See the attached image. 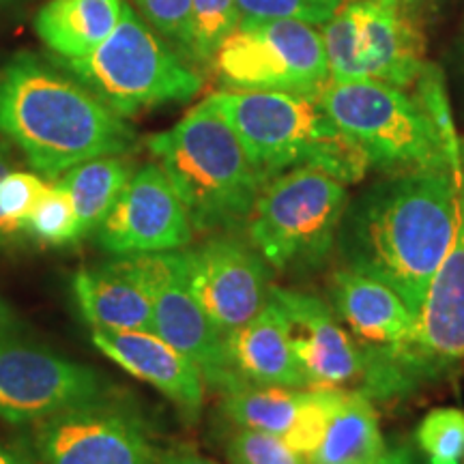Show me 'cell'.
<instances>
[{"instance_id": "obj_36", "label": "cell", "mask_w": 464, "mask_h": 464, "mask_svg": "<svg viewBox=\"0 0 464 464\" xmlns=\"http://www.w3.org/2000/svg\"><path fill=\"white\" fill-rule=\"evenodd\" d=\"M20 334H22L20 318H17L14 307L0 297V335H20Z\"/></svg>"}, {"instance_id": "obj_7", "label": "cell", "mask_w": 464, "mask_h": 464, "mask_svg": "<svg viewBox=\"0 0 464 464\" xmlns=\"http://www.w3.org/2000/svg\"><path fill=\"white\" fill-rule=\"evenodd\" d=\"M346 207V185L332 174L312 166L277 174L247 219L249 243L277 271L316 269L338 246Z\"/></svg>"}, {"instance_id": "obj_13", "label": "cell", "mask_w": 464, "mask_h": 464, "mask_svg": "<svg viewBox=\"0 0 464 464\" xmlns=\"http://www.w3.org/2000/svg\"><path fill=\"white\" fill-rule=\"evenodd\" d=\"M181 254L191 295L224 338L265 307L269 263L249 241L222 232Z\"/></svg>"}, {"instance_id": "obj_20", "label": "cell", "mask_w": 464, "mask_h": 464, "mask_svg": "<svg viewBox=\"0 0 464 464\" xmlns=\"http://www.w3.org/2000/svg\"><path fill=\"white\" fill-rule=\"evenodd\" d=\"M226 353L232 372L241 381L307 390L304 370L284 327L282 312L271 295L252 321L226 335Z\"/></svg>"}, {"instance_id": "obj_35", "label": "cell", "mask_w": 464, "mask_h": 464, "mask_svg": "<svg viewBox=\"0 0 464 464\" xmlns=\"http://www.w3.org/2000/svg\"><path fill=\"white\" fill-rule=\"evenodd\" d=\"M153 464H218L211 458L202 456L194 445L174 443L166 450H158Z\"/></svg>"}, {"instance_id": "obj_12", "label": "cell", "mask_w": 464, "mask_h": 464, "mask_svg": "<svg viewBox=\"0 0 464 464\" xmlns=\"http://www.w3.org/2000/svg\"><path fill=\"white\" fill-rule=\"evenodd\" d=\"M106 393L103 376L89 365L20 335H0V420L15 426L37 423Z\"/></svg>"}, {"instance_id": "obj_16", "label": "cell", "mask_w": 464, "mask_h": 464, "mask_svg": "<svg viewBox=\"0 0 464 464\" xmlns=\"http://www.w3.org/2000/svg\"><path fill=\"white\" fill-rule=\"evenodd\" d=\"M307 390H363V357L334 307L301 290L271 286Z\"/></svg>"}, {"instance_id": "obj_24", "label": "cell", "mask_w": 464, "mask_h": 464, "mask_svg": "<svg viewBox=\"0 0 464 464\" xmlns=\"http://www.w3.org/2000/svg\"><path fill=\"white\" fill-rule=\"evenodd\" d=\"M224 411L232 423L266 434H276L282 440L297 421L305 390L277 385H254L241 379L224 387Z\"/></svg>"}, {"instance_id": "obj_4", "label": "cell", "mask_w": 464, "mask_h": 464, "mask_svg": "<svg viewBox=\"0 0 464 464\" xmlns=\"http://www.w3.org/2000/svg\"><path fill=\"white\" fill-rule=\"evenodd\" d=\"M147 147L181 196L194 230L232 232L247 224L265 181L207 100L170 130L149 136Z\"/></svg>"}, {"instance_id": "obj_8", "label": "cell", "mask_w": 464, "mask_h": 464, "mask_svg": "<svg viewBox=\"0 0 464 464\" xmlns=\"http://www.w3.org/2000/svg\"><path fill=\"white\" fill-rule=\"evenodd\" d=\"M406 0H342L321 26L332 82L374 80L409 91L426 67V34Z\"/></svg>"}, {"instance_id": "obj_41", "label": "cell", "mask_w": 464, "mask_h": 464, "mask_svg": "<svg viewBox=\"0 0 464 464\" xmlns=\"http://www.w3.org/2000/svg\"><path fill=\"white\" fill-rule=\"evenodd\" d=\"M462 464H464V460H462Z\"/></svg>"}, {"instance_id": "obj_40", "label": "cell", "mask_w": 464, "mask_h": 464, "mask_svg": "<svg viewBox=\"0 0 464 464\" xmlns=\"http://www.w3.org/2000/svg\"><path fill=\"white\" fill-rule=\"evenodd\" d=\"M11 3H14V0H0V9L7 7V5H11Z\"/></svg>"}, {"instance_id": "obj_6", "label": "cell", "mask_w": 464, "mask_h": 464, "mask_svg": "<svg viewBox=\"0 0 464 464\" xmlns=\"http://www.w3.org/2000/svg\"><path fill=\"white\" fill-rule=\"evenodd\" d=\"M318 103L363 150L370 168L387 174L434 168L454 172L437 127L411 91L374 80L329 82Z\"/></svg>"}, {"instance_id": "obj_5", "label": "cell", "mask_w": 464, "mask_h": 464, "mask_svg": "<svg viewBox=\"0 0 464 464\" xmlns=\"http://www.w3.org/2000/svg\"><path fill=\"white\" fill-rule=\"evenodd\" d=\"M61 67L123 119L161 103L189 102L202 89L200 73L131 3L123 5L106 42L82 58L61 61Z\"/></svg>"}, {"instance_id": "obj_34", "label": "cell", "mask_w": 464, "mask_h": 464, "mask_svg": "<svg viewBox=\"0 0 464 464\" xmlns=\"http://www.w3.org/2000/svg\"><path fill=\"white\" fill-rule=\"evenodd\" d=\"M14 170V166H11V153L7 149V144L3 142V138H0V181H3L7 174ZM24 230H22L20 224L11 222V219L5 216L3 211H0V249H7V247H17L24 239Z\"/></svg>"}, {"instance_id": "obj_1", "label": "cell", "mask_w": 464, "mask_h": 464, "mask_svg": "<svg viewBox=\"0 0 464 464\" xmlns=\"http://www.w3.org/2000/svg\"><path fill=\"white\" fill-rule=\"evenodd\" d=\"M458 218L460 181L450 168L390 174L346 207L338 246L346 266L385 282L417 316Z\"/></svg>"}, {"instance_id": "obj_26", "label": "cell", "mask_w": 464, "mask_h": 464, "mask_svg": "<svg viewBox=\"0 0 464 464\" xmlns=\"http://www.w3.org/2000/svg\"><path fill=\"white\" fill-rule=\"evenodd\" d=\"M24 235L50 247H65L80 241L72 198L56 181L50 183L42 200L24 219Z\"/></svg>"}, {"instance_id": "obj_25", "label": "cell", "mask_w": 464, "mask_h": 464, "mask_svg": "<svg viewBox=\"0 0 464 464\" xmlns=\"http://www.w3.org/2000/svg\"><path fill=\"white\" fill-rule=\"evenodd\" d=\"M409 91L417 100V103L423 108V112L428 114V119L432 121V125L437 127L440 140H443L445 149H448L451 168H454L458 181H462V153H460L462 140L456 133L443 72H440L439 65H434V63L428 61L426 67L421 69V73L417 75V80Z\"/></svg>"}, {"instance_id": "obj_30", "label": "cell", "mask_w": 464, "mask_h": 464, "mask_svg": "<svg viewBox=\"0 0 464 464\" xmlns=\"http://www.w3.org/2000/svg\"><path fill=\"white\" fill-rule=\"evenodd\" d=\"M131 5L185 61H191V0H131Z\"/></svg>"}, {"instance_id": "obj_32", "label": "cell", "mask_w": 464, "mask_h": 464, "mask_svg": "<svg viewBox=\"0 0 464 464\" xmlns=\"http://www.w3.org/2000/svg\"><path fill=\"white\" fill-rule=\"evenodd\" d=\"M230 464H310L276 434L237 428L226 443Z\"/></svg>"}, {"instance_id": "obj_21", "label": "cell", "mask_w": 464, "mask_h": 464, "mask_svg": "<svg viewBox=\"0 0 464 464\" xmlns=\"http://www.w3.org/2000/svg\"><path fill=\"white\" fill-rule=\"evenodd\" d=\"M125 0H48L34 15V31L61 61L91 54L123 15Z\"/></svg>"}, {"instance_id": "obj_11", "label": "cell", "mask_w": 464, "mask_h": 464, "mask_svg": "<svg viewBox=\"0 0 464 464\" xmlns=\"http://www.w3.org/2000/svg\"><path fill=\"white\" fill-rule=\"evenodd\" d=\"M33 445L42 464H153L158 454L136 406L108 393L37 421Z\"/></svg>"}, {"instance_id": "obj_33", "label": "cell", "mask_w": 464, "mask_h": 464, "mask_svg": "<svg viewBox=\"0 0 464 464\" xmlns=\"http://www.w3.org/2000/svg\"><path fill=\"white\" fill-rule=\"evenodd\" d=\"M50 183L52 181L44 179L42 174L11 170L0 181V211L24 230V219L31 216L33 208L42 200Z\"/></svg>"}, {"instance_id": "obj_22", "label": "cell", "mask_w": 464, "mask_h": 464, "mask_svg": "<svg viewBox=\"0 0 464 464\" xmlns=\"http://www.w3.org/2000/svg\"><path fill=\"white\" fill-rule=\"evenodd\" d=\"M379 415L362 392H344L310 464H370L385 451Z\"/></svg>"}, {"instance_id": "obj_29", "label": "cell", "mask_w": 464, "mask_h": 464, "mask_svg": "<svg viewBox=\"0 0 464 464\" xmlns=\"http://www.w3.org/2000/svg\"><path fill=\"white\" fill-rule=\"evenodd\" d=\"M342 393L344 392L340 390H305L297 421H295L293 430L286 434L284 443L307 460L321 445Z\"/></svg>"}, {"instance_id": "obj_38", "label": "cell", "mask_w": 464, "mask_h": 464, "mask_svg": "<svg viewBox=\"0 0 464 464\" xmlns=\"http://www.w3.org/2000/svg\"><path fill=\"white\" fill-rule=\"evenodd\" d=\"M0 464H37L33 458H28L24 451L7 448L0 443Z\"/></svg>"}, {"instance_id": "obj_9", "label": "cell", "mask_w": 464, "mask_h": 464, "mask_svg": "<svg viewBox=\"0 0 464 464\" xmlns=\"http://www.w3.org/2000/svg\"><path fill=\"white\" fill-rule=\"evenodd\" d=\"M332 307L363 357V390L372 400L415 392L411 370L415 321L409 305L385 282L342 266L332 276Z\"/></svg>"}, {"instance_id": "obj_31", "label": "cell", "mask_w": 464, "mask_h": 464, "mask_svg": "<svg viewBox=\"0 0 464 464\" xmlns=\"http://www.w3.org/2000/svg\"><path fill=\"white\" fill-rule=\"evenodd\" d=\"M342 0H237L241 22L301 20L323 26L335 14Z\"/></svg>"}, {"instance_id": "obj_28", "label": "cell", "mask_w": 464, "mask_h": 464, "mask_svg": "<svg viewBox=\"0 0 464 464\" xmlns=\"http://www.w3.org/2000/svg\"><path fill=\"white\" fill-rule=\"evenodd\" d=\"M415 443L428 464H462L464 411L456 406L432 409L417 426Z\"/></svg>"}, {"instance_id": "obj_19", "label": "cell", "mask_w": 464, "mask_h": 464, "mask_svg": "<svg viewBox=\"0 0 464 464\" xmlns=\"http://www.w3.org/2000/svg\"><path fill=\"white\" fill-rule=\"evenodd\" d=\"M73 297L92 332L153 334V307L133 256L82 266L73 276Z\"/></svg>"}, {"instance_id": "obj_17", "label": "cell", "mask_w": 464, "mask_h": 464, "mask_svg": "<svg viewBox=\"0 0 464 464\" xmlns=\"http://www.w3.org/2000/svg\"><path fill=\"white\" fill-rule=\"evenodd\" d=\"M464 365V216L454 243L426 290L415 321L411 370L415 385L445 379Z\"/></svg>"}, {"instance_id": "obj_37", "label": "cell", "mask_w": 464, "mask_h": 464, "mask_svg": "<svg viewBox=\"0 0 464 464\" xmlns=\"http://www.w3.org/2000/svg\"><path fill=\"white\" fill-rule=\"evenodd\" d=\"M370 464H417V462H415V458L411 456L409 450L393 448V450L382 451V454Z\"/></svg>"}, {"instance_id": "obj_18", "label": "cell", "mask_w": 464, "mask_h": 464, "mask_svg": "<svg viewBox=\"0 0 464 464\" xmlns=\"http://www.w3.org/2000/svg\"><path fill=\"white\" fill-rule=\"evenodd\" d=\"M92 344L133 379L164 393L185 421H198L205 376L188 355L150 332H92Z\"/></svg>"}, {"instance_id": "obj_10", "label": "cell", "mask_w": 464, "mask_h": 464, "mask_svg": "<svg viewBox=\"0 0 464 464\" xmlns=\"http://www.w3.org/2000/svg\"><path fill=\"white\" fill-rule=\"evenodd\" d=\"M211 65L226 91L318 97L332 82L321 26L301 20L241 22L219 45Z\"/></svg>"}, {"instance_id": "obj_39", "label": "cell", "mask_w": 464, "mask_h": 464, "mask_svg": "<svg viewBox=\"0 0 464 464\" xmlns=\"http://www.w3.org/2000/svg\"><path fill=\"white\" fill-rule=\"evenodd\" d=\"M406 3H409V5H411V7H413V9H420V7H421V5L430 3V0H406Z\"/></svg>"}, {"instance_id": "obj_27", "label": "cell", "mask_w": 464, "mask_h": 464, "mask_svg": "<svg viewBox=\"0 0 464 464\" xmlns=\"http://www.w3.org/2000/svg\"><path fill=\"white\" fill-rule=\"evenodd\" d=\"M239 24L237 0H191V63L211 65L219 45Z\"/></svg>"}, {"instance_id": "obj_15", "label": "cell", "mask_w": 464, "mask_h": 464, "mask_svg": "<svg viewBox=\"0 0 464 464\" xmlns=\"http://www.w3.org/2000/svg\"><path fill=\"white\" fill-rule=\"evenodd\" d=\"M95 239L114 256L179 252L189 246L194 226L188 208L158 161L133 170Z\"/></svg>"}, {"instance_id": "obj_23", "label": "cell", "mask_w": 464, "mask_h": 464, "mask_svg": "<svg viewBox=\"0 0 464 464\" xmlns=\"http://www.w3.org/2000/svg\"><path fill=\"white\" fill-rule=\"evenodd\" d=\"M131 174L133 168L123 155H106L69 168L56 179L72 198L80 241L95 235Z\"/></svg>"}, {"instance_id": "obj_14", "label": "cell", "mask_w": 464, "mask_h": 464, "mask_svg": "<svg viewBox=\"0 0 464 464\" xmlns=\"http://www.w3.org/2000/svg\"><path fill=\"white\" fill-rule=\"evenodd\" d=\"M133 258L153 307V334L188 355L216 390L222 392L239 379L230 368L226 338L191 295L181 249Z\"/></svg>"}, {"instance_id": "obj_3", "label": "cell", "mask_w": 464, "mask_h": 464, "mask_svg": "<svg viewBox=\"0 0 464 464\" xmlns=\"http://www.w3.org/2000/svg\"><path fill=\"white\" fill-rule=\"evenodd\" d=\"M207 102L239 138L265 183L312 166L344 185L359 183L370 161L324 112L318 97L282 91H218Z\"/></svg>"}, {"instance_id": "obj_2", "label": "cell", "mask_w": 464, "mask_h": 464, "mask_svg": "<svg viewBox=\"0 0 464 464\" xmlns=\"http://www.w3.org/2000/svg\"><path fill=\"white\" fill-rule=\"evenodd\" d=\"M0 136L48 181L82 161L130 153L138 142L123 116L28 52L0 67Z\"/></svg>"}]
</instances>
